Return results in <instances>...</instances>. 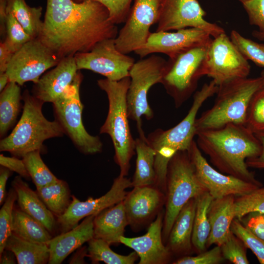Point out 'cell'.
Listing matches in <instances>:
<instances>
[{
	"instance_id": "cell-1",
	"label": "cell",
	"mask_w": 264,
	"mask_h": 264,
	"mask_svg": "<svg viewBox=\"0 0 264 264\" xmlns=\"http://www.w3.org/2000/svg\"><path fill=\"white\" fill-rule=\"evenodd\" d=\"M116 25L108 9L96 1L47 0L37 38L62 59L88 52L98 43L115 38Z\"/></svg>"
},
{
	"instance_id": "cell-2",
	"label": "cell",
	"mask_w": 264,
	"mask_h": 264,
	"mask_svg": "<svg viewBox=\"0 0 264 264\" xmlns=\"http://www.w3.org/2000/svg\"><path fill=\"white\" fill-rule=\"evenodd\" d=\"M196 136L199 149L220 172L263 187L246 163L247 159L260 154L261 144L245 125L229 124L198 132Z\"/></svg>"
},
{
	"instance_id": "cell-3",
	"label": "cell",
	"mask_w": 264,
	"mask_h": 264,
	"mask_svg": "<svg viewBox=\"0 0 264 264\" xmlns=\"http://www.w3.org/2000/svg\"><path fill=\"white\" fill-rule=\"evenodd\" d=\"M218 85L211 80L195 92L192 106L185 117L174 127L164 130L157 129L146 137L155 153L154 167L155 186L165 194L166 175L169 163L179 151H188L196 136L195 123L198 112L203 103L216 94Z\"/></svg>"
},
{
	"instance_id": "cell-4",
	"label": "cell",
	"mask_w": 264,
	"mask_h": 264,
	"mask_svg": "<svg viewBox=\"0 0 264 264\" xmlns=\"http://www.w3.org/2000/svg\"><path fill=\"white\" fill-rule=\"evenodd\" d=\"M218 86L213 105L196 119V133L229 124L245 125L251 100L264 82L260 76L236 79Z\"/></svg>"
},
{
	"instance_id": "cell-5",
	"label": "cell",
	"mask_w": 264,
	"mask_h": 264,
	"mask_svg": "<svg viewBox=\"0 0 264 264\" xmlns=\"http://www.w3.org/2000/svg\"><path fill=\"white\" fill-rule=\"evenodd\" d=\"M130 84V76L119 81L108 79L97 81L100 89L108 97L109 109L100 133L108 134L113 145L114 159L120 168V175L126 176L130 168V160L135 153V140L131 133L127 105V94Z\"/></svg>"
},
{
	"instance_id": "cell-6",
	"label": "cell",
	"mask_w": 264,
	"mask_h": 264,
	"mask_svg": "<svg viewBox=\"0 0 264 264\" xmlns=\"http://www.w3.org/2000/svg\"><path fill=\"white\" fill-rule=\"evenodd\" d=\"M22 99L24 104L20 119L11 133L0 141L1 152H8L22 158L29 152L42 151L45 140L61 137L65 133L57 120L50 121L44 116V103L28 90L23 92Z\"/></svg>"
},
{
	"instance_id": "cell-7",
	"label": "cell",
	"mask_w": 264,
	"mask_h": 264,
	"mask_svg": "<svg viewBox=\"0 0 264 264\" xmlns=\"http://www.w3.org/2000/svg\"><path fill=\"white\" fill-rule=\"evenodd\" d=\"M162 238L166 245L174 222L183 206L206 189L198 180L188 151L178 152L170 161L166 175Z\"/></svg>"
},
{
	"instance_id": "cell-8",
	"label": "cell",
	"mask_w": 264,
	"mask_h": 264,
	"mask_svg": "<svg viewBox=\"0 0 264 264\" xmlns=\"http://www.w3.org/2000/svg\"><path fill=\"white\" fill-rule=\"evenodd\" d=\"M83 78L78 70L71 84L52 103L53 107L56 120L76 148L85 154H93L102 152L103 143L99 136L88 133L82 122L84 106L80 99V88Z\"/></svg>"
},
{
	"instance_id": "cell-9",
	"label": "cell",
	"mask_w": 264,
	"mask_h": 264,
	"mask_svg": "<svg viewBox=\"0 0 264 264\" xmlns=\"http://www.w3.org/2000/svg\"><path fill=\"white\" fill-rule=\"evenodd\" d=\"M167 61L154 54L135 62L130 70V84L127 94L129 118L136 123L139 137H146L142 117L150 120L154 117L148 100L150 88L161 83Z\"/></svg>"
},
{
	"instance_id": "cell-10",
	"label": "cell",
	"mask_w": 264,
	"mask_h": 264,
	"mask_svg": "<svg viewBox=\"0 0 264 264\" xmlns=\"http://www.w3.org/2000/svg\"><path fill=\"white\" fill-rule=\"evenodd\" d=\"M208 46L192 49L167 61L161 84L173 98L176 108L180 107L196 90L203 76L202 67Z\"/></svg>"
},
{
	"instance_id": "cell-11",
	"label": "cell",
	"mask_w": 264,
	"mask_h": 264,
	"mask_svg": "<svg viewBox=\"0 0 264 264\" xmlns=\"http://www.w3.org/2000/svg\"><path fill=\"white\" fill-rule=\"evenodd\" d=\"M251 67L225 32L212 39L208 45L202 67L207 76L218 86L239 78H246Z\"/></svg>"
},
{
	"instance_id": "cell-12",
	"label": "cell",
	"mask_w": 264,
	"mask_h": 264,
	"mask_svg": "<svg viewBox=\"0 0 264 264\" xmlns=\"http://www.w3.org/2000/svg\"><path fill=\"white\" fill-rule=\"evenodd\" d=\"M61 60L39 39L34 38L14 54L5 72L9 82L19 86L29 81L36 84L45 71Z\"/></svg>"
},
{
	"instance_id": "cell-13",
	"label": "cell",
	"mask_w": 264,
	"mask_h": 264,
	"mask_svg": "<svg viewBox=\"0 0 264 264\" xmlns=\"http://www.w3.org/2000/svg\"><path fill=\"white\" fill-rule=\"evenodd\" d=\"M161 0H133L124 25L116 37V48L128 54L141 48L151 33L150 28L157 23Z\"/></svg>"
},
{
	"instance_id": "cell-14",
	"label": "cell",
	"mask_w": 264,
	"mask_h": 264,
	"mask_svg": "<svg viewBox=\"0 0 264 264\" xmlns=\"http://www.w3.org/2000/svg\"><path fill=\"white\" fill-rule=\"evenodd\" d=\"M78 70L88 69L117 81L130 76L134 59L120 52L116 47L115 38L103 40L88 52L75 55Z\"/></svg>"
},
{
	"instance_id": "cell-15",
	"label": "cell",
	"mask_w": 264,
	"mask_h": 264,
	"mask_svg": "<svg viewBox=\"0 0 264 264\" xmlns=\"http://www.w3.org/2000/svg\"><path fill=\"white\" fill-rule=\"evenodd\" d=\"M206 12L197 0H161L156 32L193 27L216 38L224 29L204 19Z\"/></svg>"
},
{
	"instance_id": "cell-16",
	"label": "cell",
	"mask_w": 264,
	"mask_h": 264,
	"mask_svg": "<svg viewBox=\"0 0 264 264\" xmlns=\"http://www.w3.org/2000/svg\"><path fill=\"white\" fill-rule=\"evenodd\" d=\"M211 37L207 32L193 27L175 32H155L151 33L146 43L134 53L141 58L160 53L173 58L192 49L208 46Z\"/></svg>"
},
{
	"instance_id": "cell-17",
	"label": "cell",
	"mask_w": 264,
	"mask_h": 264,
	"mask_svg": "<svg viewBox=\"0 0 264 264\" xmlns=\"http://www.w3.org/2000/svg\"><path fill=\"white\" fill-rule=\"evenodd\" d=\"M130 187H132V181L126 176L119 175L114 179L110 190L99 198L94 199L89 197L82 201L72 195L71 202L67 210L56 218L60 234L76 227L83 219L97 214L123 200L127 194L126 190Z\"/></svg>"
},
{
	"instance_id": "cell-18",
	"label": "cell",
	"mask_w": 264,
	"mask_h": 264,
	"mask_svg": "<svg viewBox=\"0 0 264 264\" xmlns=\"http://www.w3.org/2000/svg\"><path fill=\"white\" fill-rule=\"evenodd\" d=\"M188 152L198 180L214 198L229 195L240 196L261 187L214 169L203 156L195 141Z\"/></svg>"
},
{
	"instance_id": "cell-19",
	"label": "cell",
	"mask_w": 264,
	"mask_h": 264,
	"mask_svg": "<svg viewBox=\"0 0 264 264\" xmlns=\"http://www.w3.org/2000/svg\"><path fill=\"white\" fill-rule=\"evenodd\" d=\"M165 201V194L155 185L134 187L123 200L128 225L134 232L149 225Z\"/></svg>"
},
{
	"instance_id": "cell-20",
	"label": "cell",
	"mask_w": 264,
	"mask_h": 264,
	"mask_svg": "<svg viewBox=\"0 0 264 264\" xmlns=\"http://www.w3.org/2000/svg\"><path fill=\"white\" fill-rule=\"evenodd\" d=\"M164 214L165 210L162 209L149 225L144 235L133 238L121 237L120 243L137 254L139 264H166L171 261L172 254L162 238Z\"/></svg>"
},
{
	"instance_id": "cell-21",
	"label": "cell",
	"mask_w": 264,
	"mask_h": 264,
	"mask_svg": "<svg viewBox=\"0 0 264 264\" xmlns=\"http://www.w3.org/2000/svg\"><path fill=\"white\" fill-rule=\"evenodd\" d=\"M78 70L74 56L62 59L34 84L32 94L43 103H53L71 84Z\"/></svg>"
},
{
	"instance_id": "cell-22",
	"label": "cell",
	"mask_w": 264,
	"mask_h": 264,
	"mask_svg": "<svg viewBox=\"0 0 264 264\" xmlns=\"http://www.w3.org/2000/svg\"><path fill=\"white\" fill-rule=\"evenodd\" d=\"M96 214L89 216L78 225L53 237L48 243L49 264H61L71 253L94 237L93 220Z\"/></svg>"
},
{
	"instance_id": "cell-23",
	"label": "cell",
	"mask_w": 264,
	"mask_h": 264,
	"mask_svg": "<svg viewBox=\"0 0 264 264\" xmlns=\"http://www.w3.org/2000/svg\"><path fill=\"white\" fill-rule=\"evenodd\" d=\"M197 198L190 199L176 216L166 242L172 255L187 256L193 248L192 237Z\"/></svg>"
},
{
	"instance_id": "cell-24",
	"label": "cell",
	"mask_w": 264,
	"mask_h": 264,
	"mask_svg": "<svg viewBox=\"0 0 264 264\" xmlns=\"http://www.w3.org/2000/svg\"><path fill=\"white\" fill-rule=\"evenodd\" d=\"M21 176H16L12 186L17 194L20 209L41 223L51 234L57 227V219L36 192L33 191Z\"/></svg>"
},
{
	"instance_id": "cell-25",
	"label": "cell",
	"mask_w": 264,
	"mask_h": 264,
	"mask_svg": "<svg viewBox=\"0 0 264 264\" xmlns=\"http://www.w3.org/2000/svg\"><path fill=\"white\" fill-rule=\"evenodd\" d=\"M235 198L229 195L213 199L208 211L211 230L206 248L212 244L220 246L230 233L231 224L235 218Z\"/></svg>"
},
{
	"instance_id": "cell-26",
	"label": "cell",
	"mask_w": 264,
	"mask_h": 264,
	"mask_svg": "<svg viewBox=\"0 0 264 264\" xmlns=\"http://www.w3.org/2000/svg\"><path fill=\"white\" fill-rule=\"evenodd\" d=\"M93 223L94 238L102 239L110 245L120 243L128 225L123 200L96 214Z\"/></svg>"
},
{
	"instance_id": "cell-27",
	"label": "cell",
	"mask_w": 264,
	"mask_h": 264,
	"mask_svg": "<svg viewBox=\"0 0 264 264\" xmlns=\"http://www.w3.org/2000/svg\"><path fill=\"white\" fill-rule=\"evenodd\" d=\"M135 140L137 156L132 186L154 185L156 181L154 167L155 151L147 142L146 137L139 136Z\"/></svg>"
},
{
	"instance_id": "cell-28",
	"label": "cell",
	"mask_w": 264,
	"mask_h": 264,
	"mask_svg": "<svg viewBox=\"0 0 264 264\" xmlns=\"http://www.w3.org/2000/svg\"><path fill=\"white\" fill-rule=\"evenodd\" d=\"M4 249L12 251L19 264H45L48 263V245L24 240L13 233L8 238Z\"/></svg>"
},
{
	"instance_id": "cell-29",
	"label": "cell",
	"mask_w": 264,
	"mask_h": 264,
	"mask_svg": "<svg viewBox=\"0 0 264 264\" xmlns=\"http://www.w3.org/2000/svg\"><path fill=\"white\" fill-rule=\"evenodd\" d=\"M12 233L20 238L35 243L48 244L52 234L39 221L21 210L14 208Z\"/></svg>"
},
{
	"instance_id": "cell-30",
	"label": "cell",
	"mask_w": 264,
	"mask_h": 264,
	"mask_svg": "<svg viewBox=\"0 0 264 264\" xmlns=\"http://www.w3.org/2000/svg\"><path fill=\"white\" fill-rule=\"evenodd\" d=\"M213 199L208 191L197 198L192 242L193 249L198 253L205 251L206 248L211 230L208 211Z\"/></svg>"
},
{
	"instance_id": "cell-31",
	"label": "cell",
	"mask_w": 264,
	"mask_h": 264,
	"mask_svg": "<svg viewBox=\"0 0 264 264\" xmlns=\"http://www.w3.org/2000/svg\"><path fill=\"white\" fill-rule=\"evenodd\" d=\"M17 83L9 82L0 95V135L3 137L15 124L22 99L21 88Z\"/></svg>"
},
{
	"instance_id": "cell-32",
	"label": "cell",
	"mask_w": 264,
	"mask_h": 264,
	"mask_svg": "<svg viewBox=\"0 0 264 264\" xmlns=\"http://www.w3.org/2000/svg\"><path fill=\"white\" fill-rule=\"evenodd\" d=\"M42 10L41 6H30L25 0H7V14L11 13L33 39L38 37L42 28Z\"/></svg>"
},
{
	"instance_id": "cell-33",
	"label": "cell",
	"mask_w": 264,
	"mask_h": 264,
	"mask_svg": "<svg viewBox=\"0 0 264 264\" xmlns=\"http://www.w3.org/2000/svg\"><path fill=\"white\" fill-rule=\"evenodd\" d=\"M36 189L39 196L56 218L64 214L71 202L69 186L63 180Z\"/></svg>"
},
{
	"instance_id": "cell-34",
	"label": "cell",
	"mask_w": 264,
	"mask_h": 264,
	"mask_svg": "<svg viewBox=\"0 0 264 264\" xmlns=\"http://www.w3.org/2000/svg\"><path fill=\"white\" fill-rule=\"evenodd\" d=\"M88 256L92 264L100 262L107 264H133L139 257L133 251L128 255L114 252L110 248V244L105 241L93 238L88 242Z\"/></svg>"
},
{
	"instance_id": "cell-35",
	"label": "cell",
	"mask_w": 264,
	"mask_h": 264,
	"mask_svg": "<svg viewBox=\"0 0 264 264\" xmlns=\"http://www.w3.org/2000/svg\"><path fill=\"white\" fill-rule=\"evenodd\" d=\"M41 150L28 153L22 158L27 172L36 188H41L58 181L41 156Z\"/></svg>"
},
{
	"instance_id": "cell-36",
	"label": "cell",
	"mask_w": 264,
	"mask_h": 264,
	"mask_svg": "<svg viewBox=\"0 0 264 264\" xmlns=\"http://www.w3.org/2000/svg\"><path fill=\"white\" fill-rule=\"evenodd\" d=\"M234 210L235 218L239 220L250 212L264 214V187H259L247 194L235 197Z\"/></svg>"
},
{
	"instance_id": "cell-37",
	"label": "cell",
	"mask_w": 264,
	"mask_h": 264,
	"mask_svg": "<svg viewBox=\"0 0 264 264\" xmlns=\"http://www.w3.org/2000/svg\"><path fill=\"white\" fill-rule=\"evenodd\" d=\"M230 38L243 56L256 65L264 67V44L245 38L236 30L230 33Z\"/></svg>"
},
{
	"instance_id": "cell-38",
	"label": "cell",
	"mask_w": 264,
	"mask_h": 264,
	"mask_svg": "<svg viewBox=\"0 0 264 264\" xmlns=\"http://www.w3.org/2000/svg\"><path fill=\"white\" fill-rule=\"evenodd\" d=\"M17 198L16 192L12 187L0 210V254L4 250L6 241L12 233L13 211Z\"/></svg>"
},
{
	"instance_id": "cell-39",
	"label": "cell",
	"mask_w": 264,
	"mask_h": 264,
	"mask_svg": "<svg viewBox=\"0 0 264 264\" xmlns=\"http://www.w3.org/2000/svg\"><path fill=\"white\" fill-rule=\"evenodd\" d=\"M245 126L255 134L264 133V88L252 98L248 109Z\"/></svg>"
},
{
	"instance_id": "cell-40",
	"label": "cell",
	"mask_w": 264,
	"mask_h": 264,
	"mask_svg": "<svg viewBox=\"0 0 264 264\" xmlns=\"http://www.w3.org/2000/svg\"><path fill=\"white\" fill-rule=\"evenodd\" d=\"M230 229L252 251L259 262L264 264V240L252 233L236 218L233 220Z\"/></svg>"
},
{
	"instance_id": "cell-41",
	"label": "cell",
	"mask_w": 264,
	"mask_h": 264,
	"mask_svg": "<svg viewBox=\"0 0 264 264\" xmlns=\"http://www.w3.org/2000/svg\"><path fill=\"white\" fill-rule=\"evenodd\" d=\"M5 25L6 34L3 41L15 53L33 39L11 13L7 14Z\"/></svg>"
},
{
	"instance_id": "cell-42",
	"label": "cell",
	"mask_w": 264,
	"mask_h": 264,
	"mask_svg": "<svg viewBox=\"0 0 264 264\" xmlns=\"http://www.w3.org/2000/svg\"><path fill=\"white\" fill-rule=\"evenodd\" d=\"M220 247L224 259L234 264H249L246 255L247 248L231 231Z\"/></svg>"
},
{
	"instance_id": "cell-43",
	"label": "cell",
	"mask_w": 264,
	"mask_h": 264,
	"mask_svg": "<svg viewBox=\"0 0 264 264\" xmlns=\"http://www.w3.org/2000/svg\"><path fill=\"white\" fill-rule=\"evenodd\" d=\"M79 2L86 0H73ZM104 5L110 12L111 21L116 24L125 22L133 0H92Z\"/></svg>"
},
{
	"instance_id": "cell-44",
	"label": "cell",
	"mask_w": 264,
	"mask_h": 264,
	"mask_svg": "<svg viewBox=\"0 0 264 264\" xmlns=\"http://www.w3.org/2000/svg\"><path fill=\"white\" fill-rule=\"evenodd\" d=\"M220 246L204 251L195 256H184L175 261L174 264H219L224 260Z\"/></svg>"
},
{
	"instance_id": "cell-45",
	"label": "cell",
	"mask_w": 264,
	"mask_h": 264,
	"mask_svg": "<svg viewBox=\"0 0 264 264\" xmlns=\"http://www.w3.org/2000/svg\"><path fill=\"white\" fill-rule=\"evenodd\" d=\"M249 23L257 26L264 33V0H246L242 2Z\"/></svg>"
},
{
	"instance_id": "cell-46",
	"label": "cell",
	"mask_w": 264,
	"mask_h": 264,
	"mask_svg": "<svg viewBox=\"0 0 264 264\" xmlns=\"http://www.w3.org/2000/svg\"><path fill=\"white\" fill-rule=\"evenodd\" d=\"M252 233L264 240V214L250 212L239 220Z\"/></svg>"
},
{
	"instance_id": "cell-47",
	"label": "cell",
	"mask_w": 264,
	"mask_h": 264,
	"mask_svg": "<svg viewBox=\"0 0 264 264\" xmlns=\"http://www.w3.org/2000/svg\"><path fill=\"white\" fill-rule=\"evenodd\" d=\"M0 164L12 172L17 173L24 178L28 179L30 178L22 159H20L16 156L8 157L1 154Z\"/></svg>"
},
{
	"instance_id": "cell-48",
	"label": "cell",
	"mask_w": 264,
	"mask_h": 264,
	"mask_svg": "<svg viewBox=\"0 0 264 264\" xmlns=\"http://www.w3.org/2000/svg\"><path fill=\"white\" fill-rule=\"evenodd\" d=\"M15 53L3 41L0 43V73L5 72Z\"/></svg>"
},
{
	"instance_id": "cell-49",
	"label": "cell",
	"mask_w": 264,
	"mask_h": 264,
	"mask_svg": "<svg viewBox=\"0 0 264 264\" xmlns=\"http://www.w3.org/2000/svg\"><path fill=\"white\" fill-rule=\"evenodd\" d=\"M255 135L261 142V152L258 156L247 159L246 160V163L248 167L255 169H264V133Z\"/></svg>"
},
{
	"instance_id": "cell-50",
	"label": "cell",
	"mask_w": 264,
	"mask_h": 264,
	"mask_svg": "<svg viewBox=\"0 0 264 264\" xmlns=\"http://www.w3.org/2000/svg\"><path fill=\"white\" fill-rule=\"evenodd\" d=\"M12 175V171L9 169L1 166L0 169V204H3L5 200L6 186L7 180Z\"/></svg>"
},
{
	"instance_id": "cell-51",
	"label": "cell",
	"mask_w": 264,
	"mask_h": 264,
	"mask_svg": "<svg viewBox=\"0 0 264 264\" xmlns=\"http://www.w3.org/2000/svg\"><path fill=\"white\" fill-rule=\"evenodd\" d=\"M7 0H0V36L5 39L6 34V7Z\"/></svg>"
},
{
	"instance_id": "cell-52",
	"label": "cell",
	"mask_w": 264,
	"mask_h": 264,
	"mask_svg": "<svg viewBox=\"0 0 264 264\" xmlns=\"http://www.w3.org/2000/svg\"><path fill=\"white\" fill-rule=\"evenodd\" d=\"M88 247H81L71 258L69 264H85V257L88 256Z\"/></svg>"
},
{
	"instance_id": "cell-53",
	"label": "cell",
	"mask_w": 264,
	"mask_h": 264,
	"mask_svg": "<svg viewBox=\"0 0 264 264\" xmlns=\"http://www.w3.org/2000/svg\"><path fill=\"white\" fill-rule=\"evenodd\" d=\"M16 262L15 255L10 250L4 249L0 254V264H15Z\"/></svg>"
},
{
	"instance_id": "cell-54",
	"label": "cell",
	"mask_w": 264,
	"mask_h": 264,
	"mask_svg": "<svg viewBox=\"0 0 264 264\" xmlns=\"http://www.w3.org/2000/svg\"><path fill=\"white\" fill-rule=\"evenodd\" d=\"M9 78L6 72L0 73V91H2L9 83Z\"/></svg>"
},
{
	"instance_id": "cell-55",
	"label": "cell",
	"mask_w": 264,
	"mask_h": 264,
	"mask_svg": "<svg viewBox=\"0 0 264 264\" xmlns=\"http://www.w3.org/2000/svg\"><path fill=\"white\" fill-rule=\"evenodd\" d=\"M252 35L256 39L264 42V33L259 31H254L252 32Z\"/></svg>"
},
{
	"instance_id": "cell-56",
	"label": "cell",
	"mask_w": 264,
	"mask_h": 264,
	"mask_svg": "<svg viewBox=\"0 0 264 264\" xmlns=\"http://www.w3.org/2000/svg\"><path fill=\"white\" fill-rule=\"evenodd\" d=\"M263 79V82H264V86L263 88H264V70H263L261 73V75Z\"/></svg>"
},
{
	"instance_id": "cell-57",
	"label": "cell",
	"mask_w": 264,
	"mask_h": 264,
	"mask_svg": "<svg viewBox=\"0 0 264 264\" xmlns=\"http://www.w3.org/2000/svg\"><path fill=\"white\" fill-rule=\"evenodd\" d=\"M238 0V1H239L241 2H243V1H245L246 0Z\"/></svg>"
}]
</instances>
